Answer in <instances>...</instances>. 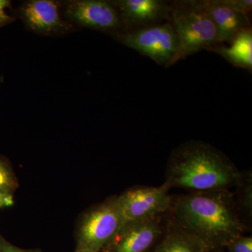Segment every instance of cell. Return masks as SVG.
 I'll return each instance as SVG.
<instances>
[{"mask_svg": "<svg viewBox=\"0 0 252 252\" xmlns=\"http://www.w3.org/2000/svg\"><path fill=\"white\" fill-rule=\"evenodd\" d=\"M119 42L152 59L165 68L176 64L179 40L171 24L167 21L149 27L114 33Z\"/></svg>", "mask_w": 252, "mask_h": 252, "instance_id": "5b68a950", "label": "cell"}, {"mask_svg": "<svg viewBox=\"0 0 252 252\" xmlns=\"http://www.w3.org/2000/svg\"><path fill=\"white\" fill-rule=\"evenodd\" d=\"M241 175L224 154L198 141L182 144L172 154L166 183L198 192L225 190L238 185Z\"/></svg>", "mask_w": 252, "mask_h": 252, "instance_id": "7a4b0ae2", "label": "cell"}, {"mask_svg": "<svg viewBox=\"0 0 252 252\" xmlns=\"http://www.w3.org/2000/svg\"><path fill=\"white\" fill-rule=\"evenodd\" d=\"M10 1L7 0H0V26H4L13 21L12 17L6 12V9L9 7Z\"/></svg>", "mask_w": 252, "mask_h": 252, "instance_id": "d6986e66", "label": "cell"}, {"mask_svg": "<svg viewBox=\"0 0 252 252\" xmlns=\"http://www.w3.org/2000/svg\"><path fill=\"white\" fill-rule=\"evenodd\" d=\"M67 14L73 21L86 27L113 34L123 31L120 16L110 1H74L67 8Z\"/></svg>", "mask_w": 252, "mask_h": 252, "instance_id": "9c48e42d", "label": "cell"}, {"mask_svg": "<svg viewBox=\"0 0 252 252\" xmlns=\"http://www.w3.org/2000/svg\"><path fill=\"white\" fill-rule=\"evenodd\" d=\"M18 187L14 172L7 162L0 159V193L13 194Z\"/></svg>", "mask_w": 252, "mask_h": 252, "instance_id": "5bb4252c", "label": "cell"}, {"mask_svg": "<svg viewBox=\"0 0 252 252\" xmlns=\"http://www.w3.org/2000/svg\"><path fill=\"white\" fill-rule=\"evenodd\" d=\"M161 233L158 217L126 221L99 252H147Z\"/></svg>", "mask_w": 252, "mask_h": 252, "instance_id": "52a82bcc", "label": "cell"}, {"mask_svg": "<svg viewBox=\"0 0 252 252\" xmlns=\"http://www.w3.org/2000/svg\"><path fill=\"white\" fill-rule=\"evenodd\" d=\"M212 251L200 240L187 233L175 223L154 252H207Z\"/></svg>", "mask_w": 252, "mask_h": 252, "instance_id": "4fadbf2b", "label": "cell"}, {"mask_svg": "<svg viewBox=\"0 0 252 252\" xmlns=\"http://www.w3.org/2000/svg\"><path fill=\"white\" fill-rule=\"evenodd\" d=\"M232 9L249 15L252 10V0H223Z\"/></svg>", "mask_w": 252, "mask_h": 252, "instance_id": "2e32d148", "label": "cell"}, {"mask_svg": "<svg viewBox=\"0 0 252 252\" xmlns=\"http://www.w3.org/2000/svg\"><path fill=\"white\" fill-rule=\"evenodd\" d=\"M166 182L159 187H137L117 196L119 207L126 221L158 217L172 205Z\"/></svg>", "mask_w": 252, "mask_h": 252, "instance_id": "8992f818", "label": "cell"}, {"mask_svg": "<svg viewBox=\"0 0 252 252\" xmlns=\"http://www.w3.org/2000/svg\"><path fill=\"white\" fill-rule=\"evenodd\" d=\"M207 252H220L217 251V250H212V251Z\"/></svg>", "mask_w": 252, "mask_h": 252, "instance_id": "7402d4cb", "label": "cell"}, {"mask_svg": "<svg viewBox=\"0 0 252 252\" xmlns=\"http://www.w3.org/2000/svg\"><path fill=\"white\" fill-rule=\"evenodd\" d=\"M243 206L248 210L250 215L252 210V182L245 187L243 198Z\"/></svg>", "mask_w": 252, "mask_h": 252, "instance_id": "ac0fdd59", "label": "cell"}, {"mask_svg": "<svg viewBox=\"0 0 252 252\" xmlns=\"http://www.w3.org/2000/svg\"><path fill=\"white\" fill-rule=\"evenodd\" d=\"M172 210L174 223L210 250L225 248L244 232L233 197L226 189L182 195L175 200Z\"/></svg>", "mask_w": 252, "mask_h": 252, "instance_id": "6da1fadb", "label": "cell"}, {"mask_svg": "<svg viewBox=\"0 0 252 252\" xmlns=\"http://www.w3.org/2000/svg\"><path fill=\"white\" fill-rule=\"evenodd\" d=\"M110 1L120 16L122 31L149 27L169 21L170 1L119 0Z\"/></svg>", "mask_w": 252, "mask_h": 252, "instance_id": "ba28073f", "label": "cell"}, {"mask_svg": "<svg viewBox=\"0 0 252 252\" xmlns=\"http://www.w3.org/2000/svg\"><path fill=\"white\" fill-rule=\"evenodd\" d=\"M0 252H41L38 250H24L14 246L0 235Z\"/></svg>", "mask_w": 252, "mask_h": 252, "instance_id": "e0dca14e", "label": "cell"}, {"mask_svg": "<svg viewBox=\"0 0 252 252\" xmlns=\"http://www.w3.org/2000/svg\"><path fill=\"white\" fill-rule=\"evenodd\" d=\"M225 248L228 252H252V238L240 235L231 240Z\"/></svg>", "mask_w": 252, "mask_h": 252, "instance_id": "9a60e30c", "label": "cell"}, {"mask_svg": "<svg viewBox=\"0 0 252 252\" xmlns=\"http://www.w3.org/2000/svg\"><path fill=\"white\" fill-rule=\"evenodd\" d=\"M14 204L13 194L0 193V209L12 206Z\"/></svg>", "mask_w": 252, "mask_h": 252, "instance_id": "ffe728a7", "label": "cell"}, {"mask_svg": "<svg viewBox=\"0 0 252 252\" xmlns=\"http://www.w3.org/2000/svg\"><path fill=\"white\" fill-rule=\"evenodd\" d=\"M168 22L178 37L176 63L220 44L216 28L200 0L170 1Z\"/></svg>", "mask_w": 252, "mask_h": 252, "instance_id": "3957f363", "label": "cell"}, {"mask_svg": "<svg viewBox=\"0 0 252 252\" xmlns=\"http://www.w3.org/2000/svg\"><path fill=\"white\" fill-rule=\"evenodd\" d=\"M216 28L221 44H228L240 32L251 28L250 16L232 9L223 0H200Z\"/></svg>", "mask_w": 252, "mask_h": 252, "instance_id": "30bf717a", "label": "cell"}, {"mask_svg": "<svg viewBox=\"0 0 252 252\" xmlns=\"http://www.w3.org/2000/svg\"><path fill=\"white\" fill-rule=\"evenodd\" d=\"M74 252H93L88 251V250H78V249H75V251H74Z\"/></svg>", "mask_w": 252, "mask_h": 252, "instance_id": "44dd1931", "label": "cell"}, {"mask_svg": "<svg viewBox=\"0 0 252 252\" xmlns=\"http://www.w3.org/2000/svg\"><path fill=\"white\" fill-rule=\"evenodd\" d=\"M226 60L235 67L252 72V29L249 28L240 32L228 44H220L210 50Z\"/></svg>", "mask_w": 252, "mask_h": 252, "instance_id": "7c38bea8", "label": "cell"}, {"mask_svg": "<svg viewBox=\"0 0 252 252\" xmlns=\"http://www.w3.org/2000/svg\"><path fill=\"white\" fill-rule=\"evenodd\" d=\"M125 222L117 196L111 197L91 207L78 221L75 231L76 249L100 252Z\"/></svg>", "mask_w": 252, "mask_h": 252, "instance_id": "277c9868", "label": "cell"}, {"mask_svg": "<svg viewBox=\"0 0 252 252\" xmlns=\"http://www.w3.org/2000/svg\"><path fill=\"white\" fill-rule=\"evenodd\" d=\"M22 15L30 28L38 32L49 33L65 27L60 16L58 5L54 1H28L23 7Z\"/></svg>", "mask_w": 252, "mask_h": 252, "instance_id": "8fae6325", "label": "cell"}]
</instances>
